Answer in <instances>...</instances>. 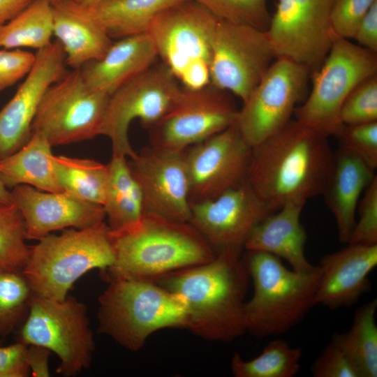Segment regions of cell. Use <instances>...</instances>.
Returning a JSON list of instances; mask_svg holds the SVG:
<instances>
[{
    "label": "cell",
    "instance_id": "1",
    "mask_svg": "<svg viewBox=\"0 0 377 377\" xmlns=\"http://www.w3.org/2000/svg\"><path fill=\"white\" fill-rule=\"evenodd\" d=\"M328 138L290 119L252 147L246 181L273 211L323 195L335 161Z\"/></svg>",
    "mask_w": 377,
    "mask_h": 377
},
{
    "label": "cell",
    "instance_id": "2",
    "mask_svg": "<svg viewBox=\"0 0 377 377\" xmlns=\"http://www.w3.org/2000/svg\"><path fill=\"white\" fill-rule=\"evenodd\" d=\"M249 279L240 255L225 251L207 263L151 281L183 300L187 330L207 340L230 341L246 332L244 304Z\"/></svg>",
    "mask_w": 377,
    "mask_h": 377
},
{
    "label": "cell",
    "instance_id": "3",
    "mask_svg": "<svg viewBox=\"0 0 377 377\" xmlns=\"http://www.w3.org/2000/svg\"><path fill=\"white\" fill-rule=\"evenodd\" d=\"M114 260L103 270L117 278L154 280L168 273L213 260L216 253L189 223L143 214L135 228L112 232Z\"/></svg>",
    "mask_w": 377,
    "mask_h": 377
},
{
    "label": "cell",
    "instance_id": "4",
    "mask_svg": "<svg viewBox=\"0 0 377 377\" xmlns=\"http://www.w3.org/2000/svg\"><path fill=\"white\" fill-rule=\"evenodd\" d=\"M242 259L253 286L244 304L246 332L260 338L283 334L316 305L319 265L307 272L290 269L281 258L257 251H246Z\"/></svg>",
    "mask_w": 377,
    "mask_h": 377
},
{
    "label": "cell",
    "instance_id": "5",
    "mask_svg": "<svg viewBox=\"0 0 377 377\" xmlns=\"http://www.w3.org/2000/svg\"><path fill=\"white\" fill-rule=\"evenodd\" d=\"M98 298V332L135 352L155 332L186 329L185 304L177 294L147 279L117 278Z\"/></svg>",
    "mask_w": 377,
    "mask_h": 377
},
{
    "label": "cell",
    "instance_id": "6",
    "mask_svg": "<svg viewBox=\"0 0 377 377\" xmlns=\"http://www.w3.org/2000/svg\"><path fill=\"white\" fill-rule=\"evenodd\" d=\"M112 236L103 221L83 229L66 228L50 233L30 246L22 270L32 292L57 300H64L74 283L94 269L101 271L114 262Z\"/></svg>",
    "mask_w": 377,
    "mask_h": 377
},
{
    "label": "cell",
    "instance_id": "7",
    "mask_svg": "<svg viewBox=\"0 0 377 377\" xmlns=\"http://www.w3.org/2000/svg\"><path fill=\"white\" fill-rule=\"evenodd\" d=\"M219 20L195 0L161 11L149 29L161 61L185 88L210 83L212 40Z\"/></svg>",
    "mask_w": 377,
    "mask_h": 377
},
{
    "label": "cell",
    "instance_id": "8",
    "mask_svg": "<svg viewBox=\"0 0 377 377\" xmlns=\"http://www.w3.org/2000/svg\"><path fill=\"white\" fill-rule=\"evenodd\" d=\"M377 75V52L335 37L320 66L312 71L311 91L296 108L295 119L327 137L343 125L340 110L350 93Z\"/></svg>",
    "mask_w": 377,
    "mask_h": 377
},
{
    "label": "cell",
    "instance_id": "9",
    "mask_svg": "<svg viewBox=\"0 0 377 377\" xmlns=\"http://www.w3.org/2000/svg\"><path fill=\"white\" fill-rule=\"evenodd\" d=\"M19 341L54 353L61 361L57 371L64 376L89 368L95 350L87 306L69 295L57 300L33 293Z\"/></svg>",
    "mask_w": 377,
    "mask_h": 377
},
{
    "label": "cell",
    "instance_id": "10",
    "mask_svg": "<svg viewBox=\"0 0 377 377\" xmlns=\"http://www.w3.org/2000/svg\"><path fill=\"white\" fill-rule=\"evenodd\" d=\"M182 88L169 68L157 61L111 94L98 135L110 140L112 154L134 158L137 152L128 138L131 123L138 119L149 128L173 107Z\"/></svg>",
    "mask_w": 377,
    "mask_h": 377
},
{
    "label": "cell",
    "instance_id": "11",
    "mask_svg": "<svg viewBox=\"0 0 377 377\" xmlns=\"http://www.w3.org/2000/svg\"><path fill=\"white\" fill-rule=\"evenodd\" d=\"M110 95L92 90L80 69H72L44 94L31 126L51 146L68 145L98 135Z\"/></svg>",
    "mask_w": 377,
    "mask_h": 377
},
{
    "label": "cell",
    "instance_id": "12",
    "mask_svg": "<svg viewBox=\"0 0 377 377\" xmlns=\"http://www.w3.org/2000/svg\"><path fill=\"white\" fill-rule=\"evenodd\" d=\"M276 59L267 31L219 20L212 40L210 83L244 103Z\"/></svg>",
    "mask_w": 377,
    "mask_h": 377
},
{
    "label": "cell",
    "instance_id": "13",
    "mask_svg": "<svg viewBox=\"0 0 377 377\" xmlns=\"http://www.w3.org/2000/svg\"><path fill=\"white\" fill-rule=\"evenodd\" d=\"M310 70L286 58H276L242 108L235 126L255 147L283 128L304 98Z\"/></svg>",
    "mask_w": 377,
    "mask_h": 377
},
{
    "label": "cell",
    "instance_id": "14",
    "mask_svg": "<svg viewBox=\"0 0 377 377\" xmlns=\"http://www.w3.org/2000/svg\"><path fill=\"white\" fill-rule=\"evenodd\" d=\"M238 110L230 93L211 83L182 87L173 107L149 128L150 145L184 151L234 125Z\"/></svg>",
    "mask_w": 377,
    "mask_h": 377
},
{
    "label": "cell",
    "instance_id": "15",
    "mask_svg": "<svg viewBox=\"0 0 377 377\" xmlns=\"http://www.w3.org/2000/svg\"><path fill=\"white\" fill-rule=\"evenodd\" d=\"M333 0H279L267 30L276 58L318 68L335 38L330 24Z\"/></svg>",
    "mask_w": 377,
    "mask_h": 377
},
{
    "label": "cell",
    "instance_id": "16",
    "mask_svg": "<svg viewBox=\"0 0 377 377\" xmlns=\"http://www.w3.org/2000/svg\"><path fill=\"white\" fill-rule=\"evenodd\" d=\"M274 212L246 181L212 199L191 203L189 223L216 254L240 255L254 228Z\"/></svg>",
    "mask_w": 377,
    "mask_h": 377
},
{
    "label": "cell",
    "instance_id": "17",
    "mask_svg": "<svg viewBox=\"0 0 377 377\" xmlns=\"http://www.w3.org/2000/svg\"><path fill=\"white\" fill-rule=\"evenodd\" d=\"M251 149L235 125L186 149L191 203L212 199L246 182Z\"/></svg>",
    "mask_w": 377,
    "mask_h": 377
},
{
    "label": "cell",
    "instance_id": "18",
    "mask_svg": "<svg viewBox=\"0 0 377 377\" xmlns=\"http://www.w3.org/2000/svg\"><path fill=\"white\" fill-rule=\"evenodd\" d=\"M128 165L142 197L143 214L189 223V183L184 151L150 145Z\"/></svg>",
    "mask_w": 377,
    "mask_h": 377
},
{
    "label": "cell",
    "instance_id": "19",
    "mask_svg": "<svg viewBox=\"0 0 377 377\" xmlns=\"http://www.w3.org/2000/svg\"><path fill=\"white\" fill-rule=\"evenodd\" d=\"M66 55L57 40L37 50L34 64L12 98L0 110V159L21 148L48 88L68 72Z\"/></svg>",
    "mask_w": 377,
    "mask_h": 377
},
{
    "label": "cell",
    "instance_id": "20",
    "mask_svg": "<svg viewBox=\"0 0 377 377\" xmlns=\"http://www.w3.org/2000/svg\"><path fill=\"white\" fill-rule=\"evenodd\" d=\"M10 192L12 202L24 219L27 239L38 240L52 231L66 228H87L105 219L103 205L66 191H44L29 185H18Z\"/></svg>",
    "mask_w": 377,
    "mask_h": 377
},
{
    "label": "cell",
    "instance_id": "21",
    "mask_svg": "<svg viewBox=\"0 0 377 377\" xmlns=\"http://www.w3.org/2000/svg\"><path fill=\"white\" fill-rule=\"evenodd\" d=\"M348 244L320 260L315 304L330 309L350 307L370 291L369 275L377 266V244Z\"/></svg>",
    "mask_w": 377,
    "mask_h": 377
},
{
    "label": "cell",
    "instance_id": "22",
    "mask_svg": "<svg viewBox=\"0 0 377 377\" xmlns=\"http://www.w3.org/2000/svg\"><path fill=\"white\" fill-rule=\"evenodd\" d=\"M52 13L53 36L72 69L100 59L111 47L113 40L89 7L66 0L52 4Z\"/></svg>",
    "mask_w": 377,
    "mask_h": 377
},
{
    "label": "cell",
    "instance_id": "23",
    "mask_svg": "<svg viewBox=\"0 0 377 377\" xmlns=\"http://www.w3.org/2000/svg\"><path fill=\"white\" fill-rule=\"evenodd\" d=\"M158 59L156 47L145 33L117 40L103 57L80 70L89 88L110 96Z\"/></svg>",
    "mask_w": 377,
    "mask_h": 377
},
{
    "label": "cell",
    "instance_id": "24",
    "mask_svg": "<svg viewBox=\"0 0 377 377\" xmlns=\"http://www.w3.org/2000/svg\"><path fill=\"white\" fill-rule=\"evenodd\" d=\"M305 202L304 200H292L269 214L254 228L244 249L266 252L284 259L296 271L313 269L315 265L305 255L307 235L300 222Z\"/></svg>",
    "mask_w": 377,
    "mask_h": 377
},
{
    "label": "cell",
    "instance_id": "25",
    "mask_svg": "<svg viewBox=\"0 0 377 377\" xmlns=\"http://www.w3.org/2000/svg\"><path fill=\"white\" fill-rule=\"evenodd\" d=\"M375 176L374 170L359 157L339 148L323 195L335 219L341 242H348L355 224L360 195Z\"/></svg>",
    "mask_w": 377,
    "mask_h": 377
},
{
    "label": "cell",
    "instance_id": "26",
    "mask_svg": "<svg viewBox=\"0 0 377 377\" xmlns=\"http://www.w3.org/2000/svg\"><path fill=\"white\" fill-rule=\"evenodd\" d=\"M52 147L43 134L33 132L21 148L0 159L4 185L8 189L29 185L44 191H64L55 172Z\"/></svg>",
    "mask_w": 377,
    "mask_h": 377
},
{
    "label": "cell",
    "instance_id": "27",
    "mask_svg": "<svg viewBox=\"0 0 377 377\" xmlns=\"http://www.w3.org/2000/svg\"><path fill=\"white\" fill-rule=\"evenodd\" d=\"M126 156L112 154L103 208L113 233L129 230L143 216L140 188L131 173Z\"/></svg>",
    "mask_w": 377,
    "mask_h": 377
},
{
    "label": "cell",
    "instance_id": "28",
    "mask_svg": "<svg viewBox=\"0 0 377 377\" xmlns=\"http://www.w3.org/2000/svg\"><path fill=\"white\" fill-rule=\"evenodd\" d=\"M185 0H103L89 7L113 40L145 34L162 10Z\"/></svg>",
    "mask_w": 377,
    "mask_h": 377
},
{
    "label": "cell",
    "instance_id": "29",
    "mask_svg": "<svg viewBox=\"0 0 377 377\" xmlns=\"http://www.w3.org/2000/svg\"><path fill=\"white\" fill-rule=\"evenodd\" d=\"M376 309L375 298L355 311L348 331L335 333L332 337L353 364L360 377L377 376Z\"/></svg>",
    "mask_w": 377,
    "mask_h": 377
},
{
    "label": "cell",
    "instance_id": "30",
    "mask_svg": "<svg viewBox=\"0 0 377 377\" xmlns=\"http://www.w3.org/2000/svg\"><path fill=\"white\" fill-rule=\"evenodd\" d=\"M52 36L51 1L34 0L14 17L0 25V48L29 47L39 50L52 42Z\"/></svg>",
    "mask_w": 377,
    "mask_h": 377
},
{
    "label": "cell",
    "instance_id": "31",
    "mask_svg": "<svg viewBox=\"0 0 377 377\" xmlns=\"http://www.w3.org/2000/svg\"><path fill=\"white\" fill-rule=\"evenodd\" d=\"M59 183L64 191L103 205L108 179V165L93 159L53 156Z\"/></svg>",
    "mask_w": 377,
    "mask_h": 377
},
{
    "label": "cell",
    "instance_id": "32",
    "mask_svg": "<svg viewBox=\"0 0 377 377\" xmlns=\"http://www.w3.org/2000/svg\"><path fill=\"white\" fill-rule=\"evenodd\" d=\"M302 356L301 348L290 346L285 340L274 339L251 360H244L235 353L231 371L235 377H293L300 369Z\"/></svg>",
    "mask_w": 377,
    "mask_h": 377
},
{
    "label": "cell",
    "instance_id": "33",
    "mask_svg": "<svg viewBox=\"0 0 377 377\" xmlns=\"http://www.w3.org/2000/svg\"><path fill=\"white\" fill-rule=\"evenodd\" d=\"M22 215L13 203L0 205V268L22 272L30 253Z\"/></svg>",
    "mask_w": 377,
    "mask_h": 377
},
{
    "label": "cell",
    "instance_id": "34",
    "mask_svg": "<svg viewBox=\"0 0 377 377\" xmlns=\"http://www.w3.org/2000/svg\"><path fill=\"white\" fill-rule=\"evenodd\" d=\"M33 292L22 272L0 268V336L6 337L24 319Z\"/></svg>",
    "mask_w": 377,
    "mask_h": 377
},
{
    "label": "cell",
    "instance_id": "35",
    "mask_svg": "<svg viewBox=\"0 0 377 377\" xmlns=\"http://www.w3.org/2000/svg\"><path fill=\"white\" fill-rule=\"evenodd\" d=\"M219 20L251 25L267 31L271 16L267 0H195Z\"/></svg>",
    "mask_w": 377,
    "mask_h": 377
},
{
    "label": "cell",
    "instance_id": "36",
    "mask_svg": "<svg viewBox=\"0 0 377 377\" xmlns=\"http://www.w3.org/2000/svg\"><path fill=\"white\" fill-rule=\"evenodd\" d=\"M339 117L344 125L377 121V75L353 89L342 104Z\"/></svg>",
    "mask_w": 377,
    "mask_h": 377
},
{
    "label": "cell",
    "instance_id": "37",
    "mask_svg": "<svg viewBox=\"0 0 377 377\" xmlns=\"http://www.w3.org/2000/svg\"><path fill=\"white\" fill-rule=\"evenodd\" d=\"M334 136L339 148L354 154L373 170L377 168V121L343 124Z\"/></svg>",
    "mask_w": 377,
    "mask_h": 377
},
{
    "label": "cell",
    "instance_id": "38",
    "mask_svg": "<svg viewBox=\"0 0 377 377\" xmlns=\"http://www.w3.org/2000/svg\"><path fill=\"white\" fill-rule=\"evenodd\" d=\"M358 219L348 243L377 244V177L366 188L357 206ZM347 243V244H348Z\"/></svg>",
    "mask_w": 377,
    "mask_h": 377
},
{
    "label": "cell",
    "instance_id": "39",
    "mask_svg": "<svg viewBox=\"0 0 377 377\" xmlns=\"http://www.w3.org/2000/svg\"><path fill=\"white\" fill-rule=\"evenodd\" d=\"M377 0H333L330 24L334 37L354 38L362 19Z\"/></svg>",
    "mask_w": 377,
    "mask_h": 377
},
{
    "label": "cell",
    "instance_id": "40",
    "mask_svg": "<svg viewBox=\"0 0 377 377\" xmlns=\"http://www.w3.org/2000/svg\"><path fill=\"white\" fill-rule=\"evenodd\" d=\"M314 377H360L353 364L332 339L311 367Z\"/></svg>",
    "mask_w": 377,
    "mask_h": 377
},
{
    "label": "cell",
    "instance_id": "41",
    "mask_svg": "<svg viewBox=\"0 0 377 377\" xmlns=\"http://www.w3.org/2000/svg\"><path fill=\"white\" fill-rule=\"evenodd\" d=\"M35 61V54L22 49L0 48V91L26 77Z\"/></svg>",
    "mask_w": 377,
    "mask_h": 377
},
{
    "label": "cell",
    "instance_id": "42",
    "mask_svg": "<svg viewBox=\"0 0 377 377\" xmlns=\"http://www.w3.org/2000/svg\"><path fill=\"white\" fill-rule=\"evenodd\" d=\"M27 345L18 341L0 347V377H27L31 374L27 361Z\"/></svg>",
    "mask_w": 377,
    "mask_h": 377
},
{
    "label": "cell",
    "instance_id": "43",
    "mask_svg": "<svg viewBox=\"0 0 377 377\" xmlns=\"http://www.w3.org/2000/svg\"><path fill=\"white\" fill-rule=\"evenodd\" d=\"M353 39L359 45L377 52V1L362 19Z\"/></svg>",
    "mask_w": 377,
    "mask_h": 377
},
{
    "label": "cell",
    "instance_id": "44",
    "mask_svg": "<svg viewBox=\"0 0 377 377\" xmlns=\"http://www.w3.org/2000/svg\"><path fill=\"white\" fill-rule=\"evenodd\" d=\"M50 350L38 345H28L27 361L31 374L34 377L50 376L49 357Z\"/></svg>",
    "mask_w": 377,
    "mask_h": 377
},
{
    "label": "cell",
    "instance_id": "45",
    "mask_svg": "<svg viewBox=\"0 0 377 377\" xmlns=\"http://www.w3.org/2000/svg\"><path fill=\"white\" fill-rule=\"evenodd\" d=\"M34 0H0V25L21 12Z\"/></svg>",
    "mask_w": 377,
    "mask_h": 377
},
{
    "label": "cell",
    "instance_id": "46",
    "mask_svg": "<svg viewBox=\"0 0 377 377\" xmlns=\"http://www.w3.org/2000/svg\"><path fill=\"white\" fill-rule=\"evenodd\" d=\"M12 202L10 191L4 185L0 176V205H6Z\"/></svg>",
    "mask_w": 377,
    "mask_h": 377
},
{
    "label": "cell",
    "instance_id": "47",
    "mask_svg": "<svg viewBox=\"0 0 377 377\" xmlns=\"http://www.w3.org/2000/svg\"><path fill=\"white\" fill-rule=\"evenodd\" d=\"M87 7H92L103 0H74Z\"/></svg>",
    "mask_w": 377,
    "mask_h": 377
},
{
    "label": "cell",
    "instance_id": "48",
    "mask_svg": "<svg viewBox=\"0 0 377 377\" xmlns=\"http://www.w3.org/2000/svg\"><path fill=\"white\" fill-rule=\"evenodd\" d=\"M52 3L54 4V3H59V2H61V1H66V0H50Z\"/></svg>",
    "mask_w": 377,
    "mask_h": 377
}]
</instances>
